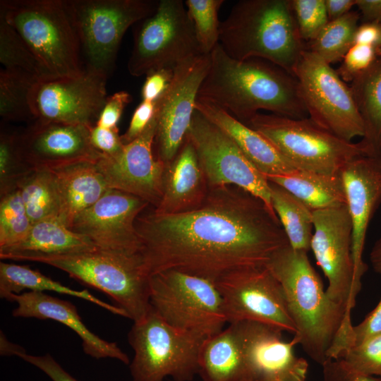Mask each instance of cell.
Returning a JSON list of instances; mask_svg holds the SVG:
<instances>
[{"label":"cell","mask_w":381,"mask_h":381,"mask_svg":"<svg viewBox=\"0 0 381 381\" xmlns=\"http://www.w3.org/2000/svg\"><path fill=\"white\" fill-rule=\"evenodd\" d=\"M135 228L150 277L173 270L215 282L238 269L266 265L289 244L275 212L232 185L209 187L202 204L190 211L143 212Z\"/></svg>","instance_id":"cell-1"},{"label":"cell","mask_w":381,"mask_h":381,"mask_svg":"<svg viewBox=\"0 0 381 381\" xmlns=\"http://www.w3.org/2000/svg\"><path fill=\"white\" fill-rule=\"evenodd\" d=\"M197 100L212 104L247 123L259 110L292 118H307L299 83L283 68L260 59L239 61L217 44Z\"/></svg>","instance_id":"cell-2"},{"label":"cell","mask_w":381,"mask_h":381,"mask_svg":"<svg viewBox=\"0 0 381 381\" xmlns=\"http://www.w3.org/2000/svg\"><path fill=\"white\" fill-rule=\"evenodd\" d=\"M265 266L282 286L296 328L294 336L322 366L334 342L344 340L351 329V310L329 298L307 252L289 244L276 251Z\"/></svg>","instance_id":"cell-3"},{"label":"cell","mask_w":381,"mask_h":381,"mask_svg":"<svg viewBox=\"0 0 381 381\" xmlns=\"http://www.w3.org/2000/svg\"><path fill=\"white\" fill-rule=\"evenodd\" d=\"M219 43L234 59L265 60L293 75L306 49L289 0L238 1L220 23Z\"/></svg>","instance_id":"cell-4"},{"label":"cell","mask_w":381,"mask_h":381,"mask_svg":"<svg viewBox=\"0 0 381 381\" xmlns=\"http://www.w3.org/2000/svg\"><path fill=\"white\" fill-rule=\"evenodd\" d=\"M28 261L54 267L102 291L133 322L142 320L151 310L150 275L140 252L97 248L75 253L37 256Z\"/></svg>","instance_id":"cell-5"},{"label":"cell","mask_w":381,"mask_h":381,"mask_svg":"<svg viewBox=\"0 0 381 381\" xmlns=\"http://www.w3.org/2000/svg\"><path fill=\"white\" fill-rule=\"evenodd\" d=\"M0 16L55 78L84 72L78 38L64 0H1Z\"/></svg>","instance_id":"cell-6"},{"label":"cell","mask_w":381,"mask_h":381,"mask_svg":"<svg viewBox=\"0 0 381 381\" xmlns=\"http://www.w3.org/2000/svg\"><path fill=\"white\" fill-rule=\"evenodd\" d=\"M76 32L84 69L107 78L128 28L150 15L159 1L64 0Z\"/></svg>","instance_id":"cell-7"},{"label":"cell","mask_w":381,"mask_h":381,"mask_svg":"<svg viewBox=\"0 0 381 381\" xmlns=\"http://www.w3.org/2000/svg\"><path fill=\"white\" fill-rule=\"evenodd\" d=\"M245 124L266 138L299 170L339 174L348 162L364 155L358 143L340 138L308 117L258 113Z\"/></svg>","instance_id":"cell-8"},{"label":"cell","mask_w":381,"mask_h":381,"mask_svg":"<svg viewBox=\"0 0 381 381\" xmlns=\"http://www.w3.org/2000/svg\"><path fill=\"white\" fill-rule=\"evenodd\" d=\"M206 338L166 322L151 308L134 322L128 340L134 351L130 365L133 381H191L198 374V356Z\"/></svg>","instance_id":"cell-9"},{"label":"cell","mask_w":381,"mask_h":381,"mask_svg":"<svg viewBox=\"0 0 381 381\" xmlns=\"http://www.w3.org/2000/svg\"><path fill=\"white\" fill-rule=\"evenodd\" d=\"M152 309L179 329L207 338L227 323L222 296L215 282L178 270L150 277Z\"/></svg>","instance_id":"cell-10"},{"label":"cell","mask_w":381,"mask_h":381,"mask_svg":"<svg viewBox=\"0 0 381 381\" xmlns=\"http://www.w3.org/2000/svg\"><path fill=\"white\" fill-rule=\"evenodd\" d=\"M135 25L127 64L133 76L174 68L183 61L203 54L182 0H159L156 9Z\"/></svg>","instance_id":"cell-11"},{"label":"cell","mask_w":381,"mask_h":381,"mask_svg":"<svg viewBox=\"0 0 381 381\" xmlns=\"http://www.w3.org/2000/svg\"><path fill=\"white\" fill-rule=\"evenodd\" d=\"M294 75L310 119L347 141L363 136V120L351 87L329 64L306 49Z\"/></svg>","instance_id":"cell-12"},{"label":"cell","mask_w":381,"mask_h":381,"mask_svg":"<svg viewBox=\"0 0 381 381\" xmlns=\"http://www.w3.org/2000/svg\"><path fill=\"white\" fill-rule=\"evenodd\" d=\"M214 282L228 323L253 321L296 334L282 286L265 265L238 269Z\"/></svg>","instance_id":"cell-13"},{"label":"cell","mask_w":381,"mask_h":381,"mask_svg":"<svg viewBox=\"0 0 381 381\" xmlns=\"http://www.w3.org/2000/svg\"><path fill=\"white\" fill-rule=\"evenodd\" d=\"M186 137L195 150L209 187L236 186L274 210L265 176L226 133L195 109Z\"/></svg>","instance_id":"cell-14"},{"label":"cell","mask_w":381,"mask_h":381,"mask_svg":"<svg viewBox=\"0 0 381 381\" xmlns=\"http://www.w3.org/2000/svg\"><path fill=\"white\" fill-rule=\"evenodd\" d=\"M210 66V54H201L179 64L172 80L156 102V159L168 166L176 157L190 128L200 87Z\"/></svg>","instance_id":"cell-15"},{"label":"cell","mask_w":381,"mask_h":381,"mask_svg":"<svg viewBox=\"0 0 381 381\" xmlns=\"http://www.w3.org/2000/svg\"><path fill=\"white\" fill-rule=\"evenodd\" d=\"M310 249L327 279L326 293L351 311L358 291L354 283L352 224L346 205L313 211Z\"/></svg>","instance_id":"cell-16"},{"label":"cell","mask_w":381,"mask_h":381,"mask_svg":"<svg viewBox=\"0 0 381 381\" xmlns=\"http://www.w3.org/2000/svg\"><path fill=\"white\" fill-rule=\"evenodd\" d=\"M107 79L102 74L85 70L76 77L56 78L36 85L33 95L36 120L95 126L107 98Z\"/></svg>","instance_id":"cell-17"},{"label":"cell","mask_w":381,"mask_h":381,"mask_svg":"<svg viewBox=\"0 0 381 381\" xmlns=\"http://www.w3.org/2000/svg\"><path fill=\"white\" fill-rule=\"evenodd\" d=\"M156 131L155 115L143 133L124 145L118 154L104 155L95 165L109 189L137 196L153 207L162 198L167 165L153 150Z\"/></svg>","instance_id":"cell-18"},{"label":"cell","mask_w":381,"mask_h":381,"mask_svg":"<svg viewBox=\"0 0 381 381\" xmlns=\"http://www.w3.org/2000/svg\"><path fill=\"white\" fill-rule=\"evenodd\" d=\"M149 206L137 196L109 189L75 219L70 229L90 239L99 248L139 253L135 222Z\"/></svg>","instance_id":"cell-19"},{"label":"cell","mask_w":381,"mask_h":381,"mask_svg":"<svg viewBox=\"0 0 381 381\" xmlns=\"http://www.w3.org/2000/svg\"><path fill=\"white\" fill-rule=\"evenodd\" d=\"M234 324L252 381H306L308 363L294 353L297 337L285 341L284 331L261 322Z\"/></svg>","instance_id":"cell-20"},{"label":"cell","mask_w":381,"mask_h":381,"mask_svg":"<svg viewBox=\"0 0 381 381\" xmlns=\"http://www.w3.org/2000/svg\"><path fill=\"white\" fill-rule=\"evenodd\" d=\"M90 127L36 120L19 132L23 157L32 169H54L81 162L95 163L103 154L91 145Z\"/></svg>","instance_id":"cell-21"},{"label":"cell","mask_w":381,"mask_h":381,"mask_svg":"<svg viewBox=\"0 0 381 381\" xmlns=\"http://www.w3.org/2000/svg\"><path fill=\"white\" fill-rule=\"evenodd\" d=\"M346 206L352 224L354 283L358 292L368 270L363 252L368 225L381 205V157L360 156L342 169Z\"/></svg>","instance_id":"cell-22"},{"label":"cell","mask_w":381,"mask_h":381,"mask_svg":"<svg viewBox=\"0 0 381 381\" xmlns=\"http://www.w3.org/2000/svg\"><path fill=\"white\" fill-rule=\"evenodd\" d=\"M6 300L18 304L12 312L14 317L53 320L73 330L80 338L87 355L97 359L111 358L124 364L129 363L128 356L116 343L101 339L86 327L76 307L70 301L40 291L12 294Z\"/></svg>","instance_id":"cell-23"},{"label":"cell","mask_w":381,"mask_h":381,"mask_svg":"<svg viewBox=\"0 0 381 381\" xmlns=\"http://www.w3.org/2000/svg\"><path fill=\"white\" fill-rule=\"evenodd\" d=\"M209 186L195 150L186 137L174 159L167 167L161 200L152 210L175 214L193 210L205 199Z\"/></svg>","instance_id":"cell-24"},{"label":"cell","mask_w":381,"mask_h":381,"mask_svg":"<svg viewBox=\"0 0 381 381\" xmlns=\"http://www.w3.org/2000/svg\"><path fill=\"white\" fill-rule=\"evenodd\" d=\"M195 109L226 133L262 174L285 176L298 169L262 135L224 109L197 100Z\"/></svg>","instance_id":"cell-25"},{"label":"cell","mask_w":381,"mask_h":381,"mask_svg":"<svg viewBox=\"0 0 381 381\" xmlns=\"http://www.w3.org/2000/svg\"><path fill=\"white\" fill-rule=\"evenodd\" d=\"M51 170L59 198L58 219L70 229L75 219L109 188L95 163L81 162Z\"/></svg>","instance_id":"cell-26"},{"label":"cell","mask_w":381,"mask_h":381,"mask_svg":"<svg viewBox=\"0 0 381 381\" xmlns=\"http://www.w3.org/2000/svg\"><path fill=\"white\" fill-rule=\"evenodd\" d=\"M99 248L90 239L78 234L59 219H48L32 224L19 243L0 248L3 260H29L43 255L80 253Z\"/></svg>","instance_id":"cell-27"},{"label":"cell","mask_w":381,"mask_h":381,"mask_svg":"<svg viewBox=\"0 0 381 381\" xmlns=\"http://www.w3.org/2000/svg\"><path fill=\"white\" fill-rule=\"evenodd\" d=\"M198 367L202 381H252L235 324L204 340Z\"/></svg>","instance_id":"cell-28"},{"label":"cell","mask_w":381,"mask_h":381,"mask_svg":"<svg viewBox=\"0 0 381 381\" xmlns=\"http://www.w3.org/2000/svg\"><path fill=\"white\" fill-rule=\"evenodd\" d=\"M350 87L364 123L358 143L364 155L381 157V54Z\"/></svg>","instance_id":"cell-29"},{"label":"cell","mask_w":381,"mask_h":381,"mask_svg":"<svg viewBox=\"0 0 381 381\" xmlns=\"http://www.w3.org/2000/svg\"><path fill=\"white\" fill-rule=\"evenodd\" d=\"M266 178L287 190L313 211L346 205L341 173L329 175L297 170L289 175Z\"/></svg>","instance_id":"cell-30"},{"label":"cell","mask_w":381,"mask_h":381,"mask_svg":"<svg viewBox=\"0 0 381 381\" xmlns=\"http://www.w3.org/2000/svg\"><path fill=\"white\" fill-rule=\"evenodd\" d=\"M44 292L55 291L78 297L102 307L109 312L128 318L127 313L116 306L109 304L87 290H75L56 282L37 270L28 266L0 262V296L6 299L12 294H20L23 290Z\"/></svg>","instance_id":"cell-31"},{"label":"cell","mask_w":381,"mask_h":381,"mask_svg":"<svg viewBox=\"0 0 381 381\" xmlns=\"http://www.w3.org/2000/svg\"><path fill=\"white\" fill-rule=\"evenodd\" d=\"M272 206L277 214L289 245L308 253L313 237V212L283 187L269 181Z\"/></svg>","instance_id":"cell-32"},{"label":"cell","mask_w":381,"mask_h":381,"mask_svg":"<svg viewBox=\"0 0 381 381\" xmlns=\"http://www.w3.org/2000/svg\"><path fill=\"white\" fill-rule=\"evenodd\" d=\"M0 62L4 71L33 85L56 79L1 16Z\"/></svg>","instance_id":"cell-33"},{"label":"cell","mask_w":381,"mask_h":381,"mask_svg":"<svg viewBox=\"0 0 381 381\" xmlns=\"http://www.w3.org/2000/svg\"><path fill=\"white\" fill-rule=\"evenodd\" d=\"M17 189L32 224L58 219L59 202L51 169H33L18 183Z\"/></svg>","instance_id":"cell-34"},{"label":"cell","mask_w":381,"mask_h":381,"mask_svg":"<svg viewBox=\"0 0 381 381\" xmlns=\"http://www.w3.org/2000/svg\"><path fill=\"white\" fill-rule=\"evenodd\" d=\"M361 15L351 11L344 16L330 20L306 49L331 64L341 61L353 44Z\"/></svg>","instance_id":"cell-35"},{"label":"cell","mask_w":381,"mask_h":381,"mask_svg":"<svg viewBox=\"0 0 381 381\" xmlns=\"http://www.w3.org/2000/svg\"><path fill=\"white\" fill-rule=\"evenodd\" d=\"M37 85L0 71V116L4 121L36 120L33 95Z\"/></svg>","instance_id":"cell-36"},{"label":"cell","mask_w":381,"mask_h":381,"mask_svg":"<svg viewBox=\"0 0 381 381\" xmlns=\"http://www.w3.org/2000/svg\"><path fill=\"white\" fill-rule=\"evenodd\" d=\"M195 34L203 54H210L219 41V11L224 0L184 1Z\"/></svg>","instance_id":"cell-37"},{"label":"cell","mask_w":381,"mask_h":381,"mask_svg":"<svg viewBox=\"0 0 381 381\" xmlns=\"http://www.w3.org/2000/svg\"><path fill=\"white\" fill-rule=\"evenodd\" d=\"M33 169L21 151L19 132L5 129L0 134V195L17 188L18 183Z\"/></svg>","instance_id":"cell-38"},{"label":"cell","mask_w":381,"mask_h":381,"mask_svg":"<svg viewBox=\"0 0 381 381\" xmlns=\"http://www.w3.org/2000/svg\"><path fill=\"white\" fill-rule=\"evenodd\" d=\"M32 226L17 188L1 196L0 248L21 241L28 235Z\"/></svg>","instance_id":"cell-39"},{"label":"cell","mask_w":381,"mask_h":381,"mask_svg":"<svg viewBox=\"0 0 381 381\" xmlns=\"http://www.w3.org/2000/svg\"><path fill=\"white\" fill-rule=\"evenodd\" d=\"M289 1L301 39L313 40L329 22L325 0Z\"/></svg>","instance_id":"cell-40"},{"label":"cell","mask_w":381,"mask_h":381,"mask_svg":"<svg viewBox=\"0 0 381 381\" xmlns=\"http://www.w3.org/2000/svg\"><path fill=\"white\" fill-rule=\"evenodd\" d=\"M339 358L359 371L381 377V334L347 349Z\"/></svg>","instance_id":"cell-41"},{"label":"cell","mask_w":381,"mask_h":381,"mask_svg":"<svg viewBox=\"0 0 381 381\" xmlns=\"http://www.w3.org/2000/svg\"><path fill=\"white\" fill-rule=\"evenodd\" d=\"M380 54L381 49L371 45L353 43L343 57L337 72L345 83H351L367 70Z\"/></svg>","instance_id":"cell-42"},{"label":"cell","mask_w":381,"mask_h":381,"mask_svg":"<svg viewBox=\"0 0 381 381\" xmlns=\"http://www.w3.org/2000/svg\"><path fill=\"white\" fill-rule=\"evenodd\" d=\"M381 334V299L375 308L349 332L341 356L349 349L358 346Z\"/></svg>","instance_id":"cell-43"},{"label":"cell","mask_w":381,"mask_h":381,"mask_svg":"<svg viewBox=\"0 0 381 381\" xmlns=\"http://www.w3.org/2000/svg\"><path fill=\"white\" fill-rule=\"evenodd\" d=\"M322 368L323 381H381V377L359 371L342 358L329 359Z\"/></svg>","instance_id":"cell-44"},{"label":"cell","mask_w":381,"mask_h":381,"mask_svg":"<svg viewBox=\"0 0 381 381\" xmlns=\"http://www.w3.org/2000/svg\"><path fill=\"white\" fill-rule=\"evenodd\" d=\"M131 101V95L126 91L116 92L107 97L95 125L107 128H118L122 113Z\"/></svg>","instance_id":"cell-45"},{"label":"cell","mask_w":381,"mask_h":381,"mask_svg":"<svg viewBox=\"0 0 381 381\" xmlns=\"http://www.w3.org/2000/svg\"><path fill=\"white\" fill-rule=\"evenodd\" d=\"M90 140L92 147L106 156L118 154L124 145L118 128H107L96 125L91 126Z\"/></svg>","instance_id":"cell-46"},{"label":"cell","mask_w":381,"mask_h":381,"mask_svg":"<svg viewBox=\"0 0 381 381\" xmlns=\"http://www.w3.org/2000/svg\"><path fill=\"white\" fill-rule=\"evenodd\" d=\"M174 72V68H163L147 73L141 90L142 101L156 102L169 87Z\"/></svg>","instance_id":"cell-47"},{"label":"cell","mask_w":381,"mask_h":381,"mask_svg":"<svg viewBox=\"0 0 381 381\" xmlns=\"http://www.w3.org/2000/svg\"><path fill=\"white\" fill-rule=\"evenodd\" d=\"M156 102L142 101L135 109L128 127L124 134L121 135L123 145H127L145 130L154 117Z\"/></svg>","instance_id":"cell-48"},{"label":"cell","mask_w":381,"mask_h":381,"mask_svg":"<svg viewBox=\"0 0 381 381\" xmlns=\"http://www.w3.org/2000/svg\"><path fill=\"white\" fill-rule=\"evenodd\" d=\"M25 361L35 365L44 372L52 381H78L49 353L33 356L26 353L20 356Z\"/></svg>","instance_id":"cell-49"},{"label":"cell","mask_w":381,"mask_h":381,"mask_svg":"<svg viewBox=\"0 0 381 381\" xmlns=\"http://www.w3.org/2000/svg\"><path fill=\"white\" fill-rule=\"evenodd\" d=\"M353 43L369 44L381 49V23L363 22L358 25Z\"/></svg>","instance_id":"cell-50"},{"label":"cell","mask_w":381,"mask_h":381,"mask_svg":"<svg viewBox=\"0 0 381 381\" xmlns=\"http://www.w3.org/2000/svg\"><path fill=\"white\" fill-rule=\"evenodd\" d=\"M363 22L381 23V0H356Z\"/></svg>","instance_id":"cell-51"},{"label":"cell","mask_w":381,"mask_h":381,"mask_svg":"<svg viewBox=\"0 0 381 381\" xmlns=\"http://www.w3.org/2000/svg\"><path fill=\"white\" fill-rule=\"evenodd\" d=\"M329 21L337 19L351 11L356 0H325Z\"/></svg>","instance_id":"cell-52"},{"label":"cell","mask_w":381,"mask_h":381,"mask_svg":"<svg viewBox=\"0 0 381 381\" xmlns=\"http://www.w3.org/2000/svg\"><path fill=\"white\" fill-rule=\"evenodd\" d=\"M26 353L21 346L10 342L4 334L1 333V355L20 356Z\"/></svg>","instance_id":"cell-53"},{"label":"cell","mask_w":381,"mask_h":381,"mask_svg":"<svg viewBox=\"0 0 381 381\" xmlns=\"http://www.w3.org/2000/svg\"><path fill=\"white\" fill-rule=\"evenodd\" d=\"M370 260L374 270L381 274V236L372 248Z\"/></svg>","instance_id":"cell-54"}]
</instances>
